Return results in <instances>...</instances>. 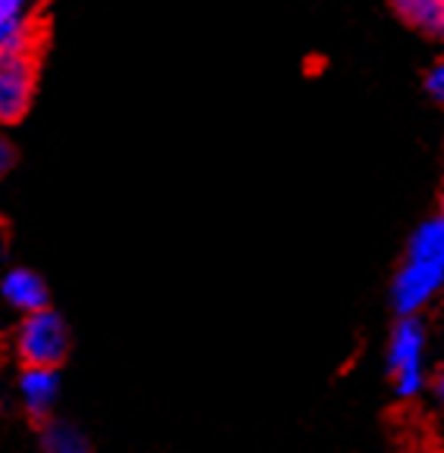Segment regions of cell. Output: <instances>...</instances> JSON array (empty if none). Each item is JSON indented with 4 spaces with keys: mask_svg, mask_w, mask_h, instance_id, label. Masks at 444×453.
<instances>
[{
    "mask_svg": "<svg viewBox=\"0 0 444 453\" xmlns=\"http://www.w3.org/2000/svg\"><path fill=\"white\" fill-rule=\"evenodd\" d=\"M10 163H13V150H10L7 138H4V134H0V179H4V175H7Z\"/></svg>",
    "mask_w": 444,
    "mask_h": 453,
    "instance_id": "cell-12",
    "label": "cell"
},
{
    "mask_svg": "<svg viewBox=\"0 0 444 453\" xmlns=\"http://www.w3.org/2000/svg\"><path fill=\"white\" fill-rule=\"evenodd\" d=\"M441 4H444V0H441Z\"/></svg>",
    "mask_w": 444,
    "mask_h": 453,
    "instance_id": "cell-16",
    "label": "cell"
},
{
    "mask_svg": "<svg viewBox=\"0 0 444 453\" xmlns=\"http://www.w3.org/2000/svg\"><path fill=\"white\" fill-rule=\"evenodd\" d=\"M398 13L419 32L444 38V4L441 0H394Z\"/></svg>",
    "mask_w": 444,
    "mask_h": 453,
    "instance_id": "cell-8",
    "label": "cell"
},
{
    "mask_svg": "<svg viewBox=\"0 0 444 453\" xmlns=\"http://www.w3.org/2000/svg\"><path fill=\"white\" fill-rule=\"evenodd\" d=\"M69 354V332L51 307L26 313L16 328V357L22 366H60Z\"/></svg>",
    "mask_w": 444,
    "mask_h": 453,
    "instance_id": "cell-2",
    "label": "cell"
},
{
    "mask_svg": "<svg viewBox=\"0 0 444 453\" xmlns=\"http://www.w3.org/2000/svg\"><path fill=\"white\" fill-rule=\"evenodd\" d=\"M425 326L419 316H401L388 334V375L398 397L410 400L425 385Z\"/></svg>",
    "mask_w": 444,
    "mask_h": 453,
    "instance_id": "cell-1",
    "label": "cell"
},
{
    "mask_svg": "<svg viewBox=\"0 0 444 453\" xmlns=\"http://www.w3.org/2000/svg\"><path fill=\"white\" fill-rule=\"evenodd\" d=\"M19 397L32 422H51L53 407L60 400V372L53 366H26L19 375Z\"/></svg>",
    "mask_w": 444,
    "mask_h": 453,
    "instance_id": "cell-5",
    "label": "cell"
},
{
    "mask_svg": "<svg viewBox=\"0 0 444 453\" xmlns=\"http://www.w3.org/2000/svg\"><path fill=\"white\" fill-rule=\"evenodd\" d=\"M0 294L10 307L19 310L22 316L47 307V285L32 273V269H13L0 281Z\"/></svg>",
    "mask_w": 444,
    "mask_h": 453,
    "instance_id": "cell-6",
    "label": "cell"
},
{
    "mask_svg": "<svg viewBox=\"0 0 444 453\" xmlns=\"http://www.w3.org/2000/svg\"><path fill=\"white\" fill-rule=\"evenodd\" d=\"M425 91L444 104V63H435V66L429 69V75H425Z\"/></svg>",
    "mask_w": 444,
    "mask_h": 453,
    "instance_id": "cell-11",
    "label": "cell"
},
{
    "mask_svg": "<svg viewBox=\"0 0 444 453\" xmlns=\"http://www.w3.org/2000/svg\"><path fill=\"white\" fill-rule=\"evenodd\" d=\"M41 453H91V444L75 426L51 419L41 432Z\"/></svg>",
    "mask_w": 444,
    "mask_h": 453,
    "instance_id": "cell-10",
    "label": "cell"
},
{
    "mask_svg": "<svg viewBox=\"0 0 444 453\" xmlns=\"http://www.w3.org/2000/svg\"><path fill=\"white\" fill-rule=\"evenodd\" d=\"M35 91V63L22 50H0V122L26 116Z\"/></svg>",
    "mask_w": 444,
    "mask_h": 453,
    "instance_id": "cell-3",
    "label": "cell"
},
{
    "mask_svg": "<svg viewBox=\"0 0 444 453\" xmlns=\"http://www.w3.org/2000/svg\"><path fill=\"white\" fill-rule=\"evenodd\" d=\"M441 219H444V194H441Z\"/></svg>",
    "mask_w": 444,
    "mask_h": 453,
    "instance_id": "cell-15",
    "label": "cell"
},
{
    "mask_svg": "<svg viewBox=\"0 0 444 453\" xmlns=\"http://www.w3.org/2000/svg\"><path fill=\"white\" fill-rule=\"evenodd\" d=\"M441 285H444L441 266H432V263L410 260V257H407L392 285V303H394V310H398V316L419 313V310L441 291Z\"/></svg>",
    "mask_w": 444,
    "mask_h": 453,
    "instance_id": "cell-4",
    "label": "cell"
},
{
    "mask_svg": "<svg viewBox=\"0 0 444 453\" xmlns=\"http://www.w3.org/2000/svg\"><path fill=\"white\" fill-rule=\"evenodd\" d=\"M432 391H435V400H438V407L444 410V363L438 366L435 379H432Z\"/></svg>",
    "mask_w": 444,
    "mask_h": 453,
    "instance_id": "cell-13",
    "label": "cell"
},
{
    "mask_svg": "<svg viewBox=\"0 0 444 453\" xmlns=\"http://www.w3.org/2000/svg\"><path fill=\"white\" fill-rule=\"evenodd\" d=\"M0 260H4V234H0Z\"/></svg>",
    "mask_w": 444,
    "mask_h": 453,
    "instance_id": "cell-14",
    "label": "cell"
},
{
    "mask_svg": "<svg viewBox=\"0 0 444 453\" xmlns=\"http://www.w3.org/2000/svg\"><path fill=\"white\" fill-rule=\"evenodd\" d=\"M407 257L444 269V219L441 216L432 222H423V226L413 232L410 247H407Z\"/></svg>",
    "mask_w": 444,
    "mask_h": 453,
    "instance_id": "cell-7",
    "label": "cell"
},
{
    "mask_svg": "<svg viewBox=\"0 0 444 453\" xmlns=\"http://www.w3.org/2000/svg\"><path fill=\"white\" fill-rule=\"evenodd\" d=\"M32 0H0V50L26 47V13Z\"/></svg>",
    "mask_w": 444,
    "mask_h": 453,
    "instance_id": "cell-9",
    "label": "cell"
}]
</instances>
